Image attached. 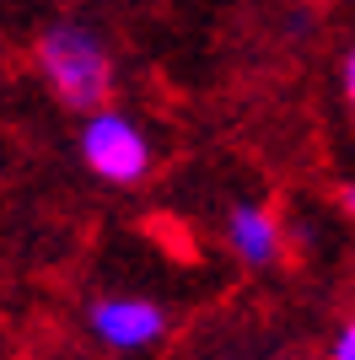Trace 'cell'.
<instances>
[{
	"label": "cell",
	"instance_id": "obj_1",
	"mask_svg": "<svg viewBox=\"0 0 355 360\" xmlns=\"http://www.w3.org/2000/svg\"><path fill=\"white\" fill-rule=\"evenodd\" d=\"M32 60H38V75L59 108L92 113V108L113 103V54L92 22H75V16L49 22L32 44Z\"/></svg>",
	"mask_w": 355,
	"mask_h": 360
},
{
	"label": "cell",
	"instance_id": "obj_3",
	"mask_svg": "<svg viewBox=\"0 0 355 360\" xmlns=\"http://www.w3.org/2000/svg\"><path fill=\"white\" fill-rule=\"evenodd\" d=\"M87 333L92 345H103L108 355H151V349L167 339L173 317H167L162 301L140 296V290H108V296L87 301Z\"/></svg>",
	"mask_w": 355,
	"mask_h": 360
},
{
	"label": "cell",
	"instance_id": "obj_4",
	"mask_svg": "<svg viewBox=\"0 0 355 360\" xmlns=\"http://www.w3.org/2000/svg\"><path fill=\"white\" fill-rule=\"evenodd\" d=\"M221 242L242 269H275L285 258V226L264 199H237L221 221Z\"/></svg>",
	"mask_w": 355,
	"mask_h": 360
},
{
	"label": "cell",
	"instance_id": "obj_7",
	"mask_svg": "<svg viewBox=\"0 0 355 360\" xmlns=\"http://www.w3.org/2000/svg\"><path fill=\"white\" fill-rule=\"evenodd\" d=\"M334 205H340V210L355 221V183H340V188H334Z\"/></svg>",
	"mask_w": 355,
	"mask_h": 360
},
{
	"label": "cell",
	"instance_id": "obj_6",
	"mask_svg": "<svg viewBox=\"0 0 355 360\" xmlns=\"http://www.w3.org/2000/svg\"><path fill=\"white\" fill-rule=\"evenodd\" d=\"M340 91H344V108L355 113V44L344 49V60H340Z\"/></svg>",
	"mask_w": 355,
	"mask_h": 360
},
{
	"label": "cell",
	"instance_id": "obj_5",
	"mask_svg": "<svg viewBox=\"0 0 355 360\" xmlns=\"http://www.w3.org/2000/svg\"><path fill=\"white\" fill-rule=\"evenodd\" d=\"M328 360H355V317H344L334 328V345H328Z\"/></svg>",
	"mask_w": 355,
	"mask_h": 360
},
{
	"label": "cell",
	"instance_id": "obj_2",
	"mask_svg": "<svg viewBox=\"0 0 355 360\" xmlns=\"http://www.w3.org/2000/svg\"><path fill=\"white\" fill-rule=\"evenodd\" d=\"M75 156H81V167H87L97 183H108V188H135V183H146L151 167H156V150H151V135L140 129V119L124 113V108H113V103L81 113Z\"/></svg>",
	"mask_w": 355,
	"mask_h": 360
}]
</instances>
